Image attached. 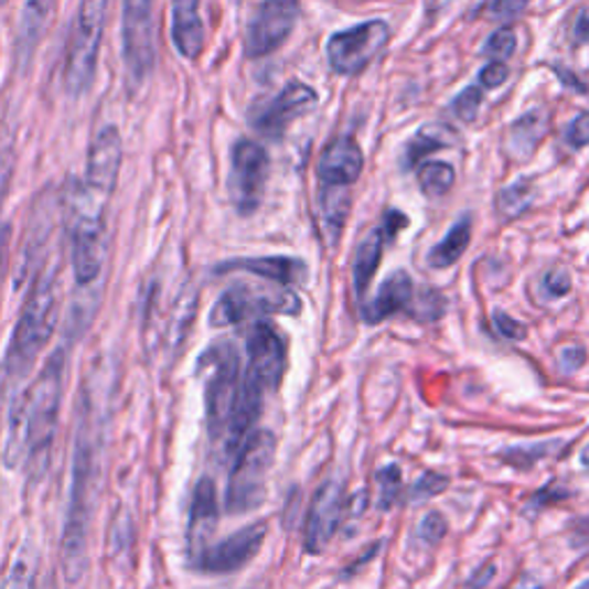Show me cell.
<instances>
[{
  "label": "cell",
  "mask_w": 589,
  "mask_h": 589,
  "mask_svg": "<svg viewBox=\"0 0 589 589\" xmlns=\"http://www.w3.org/2000/svg\"><path fill=\"white\" fill-rule=\"evenodd\" d=\"M106 406L99 398V381L86 378L76 408V431L72 447V486L63 529L61 567L67 582H78L88 569L90 525L101 491V457Z\"/></svg>",
  "instance_id": "1"
},
{
  "label": "cell",
  "mask_w": 589,
  "mask_h": 589,
  "mask_svg": "<svg viewBox=\"0 0 589 589\" xmlns=\"http://www.w3.org/2000/svg\"><path fill=\"white\" fill-rule=\"evenodd\" d=\"M65 368L67 345H58L44 360L38 378L21 392L10 417L6 465H25L33 481H40L49 470L65 394Z\"/></svg>",
  "instance_id": "2"
},
{
  "label": "cell",
  "mask_w": 589,
  "mask_h": 589,
  "mask_svg": "<svg viewBox=\"0 0 589 589\" xmlns=\"http://www.w3.org/2000/svg\"><path fill=\"white\" fill-rule=\"evenodd\" d=\"M61 311V260L44 258L25 292L17 325L6 353V376L23 381L51 341Z\"/></svg>",
  "instance_id": "3"
},
{
  "label": "cell",
  "mask_w": 589,
  "mask_h": 589,
  "mask_svg": "<svg viewBox=\"0 0 589 589\" xmlns=\"http://www.w3.org/2000/svg\"><path fill=\"white\" fill-rule=\"evenodd\" d=\"M109 203L111 194L95 190L82 178L74 180L67 196V235L74 281L82 290L101 283L109 260Z\"/></svg>",
  "instance_id": "4"
},
{
  "label": "cell",
  "mask_w": 589,
  "mask_h": 589,
  "mask_svg": "<svg viewBox=\"0 0 589 589\" xmlns=\"http://www.w3.org/2000/svg\"><path fill=\"white\" fill-rule=\"evenodd\" d=\"M199 373H203L207 433L212 442L222 445L243 387L237 347L226 339L212 343L199 360Z\"/></svg>",
  "instance_id": "5"
},
{
  "label": "cell",
  "mask_w": 589,
  "mask_h": 589,
  "mask_svg": "<svg viewBox=\"0 0 589 589\" xmlns=\"http://www.w3.org/2000/svg\"><path fill=\"white\" fill-rule=\"evenodd\" d=\"M109 0H78L67 40L63 84L69 97H82L95 84Z\"/></svg>",
  "instance_id": "6"
},
{
  "label": "cell",
  "mask_w": 589,
  "mask_h": 589,
  "mask_svg": "<svg viewBox=\"0 0 589 589\" xmlns=\"http://www.w3.org/2000/svg\"><path fill=\"white\" fill-rule=\"evenodd\" d=\"M277 457V438L270 431H254L233 457V470L224 506L231 516L254 512L265 502L267 474Z\"/></svg>",
  "instance_id": "7"
},
{
  "label": "cell",
  "mask_w": 589,
  "mask_h": 589,
  "mask_svg": "<svg viewBox=\"0 0 589 589\" xmlns=\"http://www.w3.org/2000/svg\"><path fill=\"white\" fill-rule=\"evenodd\" d=\"M302 302L288 288H254L249 283H237L222 292L210 311L212 328H228L247 323V320H263L265 315H298Z\"/></svg>",
  "instance_id": "8"
},
{
  "label": "cell",
  "mask_w": 589,
  "mask_h": 589,
  "mask_svg": "<svg viewBox=\"0 0 589 589\" xmlns=\"http://www.w3.org/2000/svg\"><path fill=\"white\" fill-rule=\"evenodd\" d=\"M122 61L133 86L146 84L157 65L152 0H122Z\"/></svg>",
  "instance_id": "9"
},
{
  "label": "cell",
  "mask_w": 589,
  "mask_h": 589,
  "mask_svg": "<svg viewBox=\"0 0 589 589\" xmlns=\"http://www.w3.org/2000/svg\"><path fill=\"white\" fill-rule=\"evenodd\" d=\"M267 173H270V157L256 141L239 139L231 150L228 196L235 210L247 217L254 214L265 196Z\"/></svg>",
  "instance_id": "10"
},
{
  "label": "cell",
  "mask_w": 589,
  "mask_h": 589,
  "mask_svg": "<svg viewBox=\"0 0 589 589\" xmlns=\"http://www.w3.org/2000/svg\"><path fill=\"white\" fill-rule=\"evenodd\" d=\"M389 35V25L381 19H371L347 31L334 33L328 42L330 67L343 76L364 72L385 51Z\"/></svg>",
  "instance_id": "11"
},
{
  "label": "cell",
  "mask_w": 589,
  "mask_h": 589,
  "mask_svg": "<svg viewBox=\"0 0 589 589\" xmlns=\"http://www.w3.org/2000/svg\"><path fill=\"white\" fill-rule=\"evenodd\" d=\"M300 17V0H263L254 12L247 38L245 53L249 58H263L277 51L294 31Z\"/></svg>",
  "instance_id": "12"
},
{
  "label": "cell",
  "mask_w": 589,
  "mask_h": 589,
  "mask_svg": "<svg viewBox=\"0 0 589 589\" xmlns=\"http://www.w3.org/2000/svg\"><path fill=\"white\" fill-rule=\"evenodd\" d=\"M315 104L318 93L311 86L292 82L277 97L256 101L249 111V125L263 137L279 141L286 133V127L311 111Z\"/></svg>",
  "instance_id": "13"
},
{
  "label": "cell",
  "mask_w": 589,
  "mask_h": 589,
  "mask_svg": "<svg viewBox=\"0 0 589 589\" xmlns=\"http://www.w3.org/2000/svg\"><path fill=\"white\" fill-rule=\"evenodd\" d=\"M267 537V523H251L243 529L233 532L231 537L222 539L219 544L203 548L192 565L201 574L210 576H224L245 569L249 561L260 553Z\"/></svg>",
  "instance_id": "14"
},
{
  "label": "cell",
  "mask_w": 589,
  "mask_h": 589,
  "mask_svg": "<svg viewBox=\"0 0 589 589\" xmlns=\"http://www.w3.org/2000/svg\"><path fill=\"white\" fill-rule=\"evenodd\" d=\"M247 355H249V366H247L249 376L256 378L265 392L279 389L288 366V347L286 339L272 323L256 320L249 328Z\"/></svg>",
  "instance_id": "15"
},
{
  "label": "cell",
  "mask_w": 589,
  "mask_h": 589,
  "mask_svg": "<svg viewBox=\"0 0 589 589\" xmlns=\"http://www.w3.org/2000/svg\"><path fill=\"white\" fill-rule=\"evenodd\" d=\"M345 508V493L339 481H325L323 486L318 489L309 516H307V527H304V550L309 555L323 553L330 542L334 539V534L341 525Z\"/></svg>",
  "instance_id": "16"
},
{
  "label": "cell",
  "mask_w": 589,
  "mask_h": 589,
  "mask_svg": "<svg viewBox=\"0 0 589 589\" xmlns=\"http://www.w3.org/2000/svg\"><path fill=\"white\" fill-rule=\"evenodd\" d=\"M122 167V137L118 127L106 125L101 127L88 148L86 157V171L82 180L99 192L111 194L116 192V184L120 178Z\"/></svg>",
  "instance_id": "17"
},
{
  "label": "cell",
  "mask_w": 589,
  "mask_h": 589,
  "mask_svg": "<svg viewBox=\"0 0 589 589\" xmlns=\"http://www.w3.org/2000/svg\"><path fill=\"white\" fill-rule=\"evenodd\" d=\"M219 523V497L217 486L210 476H201L192 495L190 525H186V548L194 559L203 548L210 546V537Z\"/></svg>",
  "instance_id": "18"
},
{
  "label": "cell",
  "mask_w": 589,
  "mask_h": 589,
  "mask_svg": "<svg viewBox=\"0 0 589 589\" xmlns=\"http://www.w3.org/2000/svg\"><path fill=\"white\" fill-rule=\"evenodd\" d=\"M217 275L226 272H249L260 279L286 286H300L309 277L304 260L292 256H258V258H233L214 267Z\"/></svg>",
  "instance_id": "19"
},
{
  "label": "cell",
  "mask_w": 589,
  "mask_h": 589,
  "mask_svg": "<svg viewBox=\"0 0 589 589\" xmlns=\"http://www.w3.org/2000/svg\"><path fill=\"white\" fill-rule=\"evenodd\" d=\"M364 169L362 148L351 137L334 139L318 162V175L323 186H351Z\"/></svg>",
  "instance_id": "20"
},
{
  "label": "cell",
  "mask_w": 589,
  "mask_h": 589,
  "mask_svg": "<svg viewBox=\"0 0 589 589\" xmlns=\"http://www.w3.org/2000/svg\"><path fill=\"white\" fill-rule=\"evenodd\" d=\"M53 8H56V0H21L14 38V58L19 65L33 61V53L49 29Z\"/></svg>",
  "instance_id": "21"
},
{
  "label": "cell",
  "mask_w": 589,
  "mask_h": 589,
  "mask_svg": "<svg viewBox=\"0 0 589 589\" xmlns=\"http://www.w3.org/2000/svg\"><path fill=\"white\" fill-rule=\"evenodd\" d=\"M171 40L186 61H196L205 49L201 0H171Z\"/></svg>",
  "instance_id": "22"
},
{
  "label": "cell",
  "mask_w": 589,
  "mask_h": 589,
  "mask_svg": "<svg viewBox=\"0 0 589 589\" xmlns=\"http://www.w3.org/2000/svg\"><path fill=\"white\" fill-rule=\"evenodd\" d=\"M413 292H415V283L406 270H398V272L389 275L381 283L376 298H373L368 304H364V309H362L364 323L378 325L389 315H394L396 311L408 309V304L413 302Z\"/></svg>",
  "instance_id": "23"
},
{
  "label": "cell",
  "mask_w": 589,
  "mask_h": 589,
  "mask_svg": "<svg viewBox=\"0 0 589 589\" xmlns=\"http://www.w3.org/2000/svg\"><path fill=\"white\" fill-rule=\"evenodd\" d=\"M387 243L389 239L381 226V228H373L357 247L355 263H353V286H355V292H357L360 300L364 298L373 277H376V272H378V265L383 260V251H385Z\"/></svg>",
  "instance_id": "24"
},
{
  "label": "cell",
  "mask_w": 589,
  "mask_h": 589,
  "mask_svg": "<svg viewBox=\"0 0 589 589\" xmlns=\"http://www.w3.org/2000/svg\"><path fill=\"white\" fill-rule=\"evenodd\" d=\"M470 239H472V217L463 214V217L447 231L440 243L428 251V265H431L433 270H447V267L457 265L468 251Z\"/></svg>",
  "instance_id": "25"
},
{
  "label": "cell",
  "mask_w": 589,
  "mask_h": 589,
  "mask_svg": "<svg viewBox=\"0 0 589 589\" xmlns=\"http://www.w3.org/2000/svg\"><path fill=\"white\" fill-rule=\"evenodd\" d=\"M459 143V137L457 131H453L451 127L442 125V122H433V125H424L417 137L408 143V150H406V164L408 167H415L419 164L421 159L426 154L431 152H438V150H445V148H451Z\"/></svg>",
  "instance_id": "26"
},
{
  "label": "cell",
  "mask_w": 589,
  "mask_h": 589,
  "mask_svg": "<svg viewBox=\"0 0 589 589\" xmlns=\"http://www.w3.org/2000/svg\"><path fill=\"white\" fill-rule=\"evenodd\" d=\"M550 116L546 109H534L518 118L512 127V137H508V148L518 150L521 154H529L534 148L542 143L548 133Z\"/></svg>",
  "instance_id": "27"
},
{
  "label": "cell",
  "mask_w": 589,
  "mask_h": 589,
  "mask_svg": "<svg viewBox=\"0 0 589 589\" xmlns=\"http://www.w3.org/2000/svg\"><path fill=\"white\" fill-rule=\"evenodd\" d=\"M38 569L40 553L33 544H23L14 553L6 578L0 580V589H38Z\"/></svg>",
  "instance_id": "28"
},
{
  "label": "cell",
  "mask_w": 589,
  "mask_h": 589,
  "mask_svg": "<svg viewBox=\"0 0 589 589\" xmlns=\"http://www.w3.org/2000/svg\"><path fill=\"white\" fill-rule=\"evenodd\" d=\"M320 207H323V222L334 243L345 226L347 212H351V192H347V186H325L323 196H320Z\"/></svg>",
  "instance_id": "29"
},
{
  "label": "cell",
  "mask_w": 589,
  "mask_h": 589,
  "mask_svg": "<svg viewBox=\"0 0 589 589\" xmlns=\"http://www.w3.org/2000/svg\"><path fill=\"white\" fill-rule=\"evenodd\" d=\"M534 201V184L532 180H518L514 184L504 186V190L497 194V214L504 222L518 219L521 214L532 205Z\"/></svg>",
  "instance_id": "30"
},
{
  "label": "cell",
  "mask_w": 589,
  "mask_h": 589,
  "mask_svg": "<svg viewBox=\"0 0 589 589\" xmlns=\"http://www.w3.org/2000/svg\"><path fill=\"white\" fill-rule=\"evenodd\" d=\"M559 447H565V442L546 440V442H534V445H514V447L502 449L500 459L516 470H529L534 463L550 457V453H555L553 449H559Z\"/></svg>",
  "instance_id": "31"
},
{
  "label": "cell",
  "mask_w": 589,
  "mask_h": 589,
  "mask_svg": "<svg viewBox=\"0 0 589 589\" xmlns=\"http://www.w3.org/2000/svg\"><path fill=\"white\" fill-rule=\"evenodd\" d=\"M457 180V173L447 162H428L419 169V186L428 199L445 196Z\"/></svg>",
  "instance_id": "32"
},
{
  "label": "cell",
  "mask_w": 589,
  "mask_h": 589,
  "mask_svg": "<svg viewBox=\"0 0 589 589\" xmlns=\"http://www.w3.org/2000/svg\"><path fill=\"white\" fill-rule=\"evenodd\" d=\"M376 484H378V506L383 512H389L396 497L400 495V489H404V472H400L396 463H387L376 472Z\"/></svg>",
  "instance_id": "33"
},
{
  "label": "cell",
  "mask_w": 589,
  "mask_h": 589,
  "mask_svg": "<svg viewBox=\"0 0 589 589\" xmlns=\"http://www.w3.org/2000/svg\"><path fill=\"white\" fill-rule=\"evenodd\" d=\"M449 489V476L442 472H424L410 489L408 500L410 502H424V500H431L440 493H445Z\"/></svg>",
  "instance_id": "34"
},
{
  "label": "cell",
  "mask_w": 589,
  "mask_h": 589,
  "mask_svg": "<svg viewBox=\"0 0 589 589\" xmlns=\"http://www.w3.org/2000/svg\"><path fill=\"white\" fill-rule=\"evenodd\" d=\"M447 529H449V523L445 518L442 512H438V508H433V512H428L421 523H419V539H424L426 544H440L445 537H447Z\"/></svg>",
  "instance_id": "35"
},
{
  "label": "cell",
  "mask_w": 589,
  "mask_h": 589,
  "mask_svg": "<svg viewBox=\"0 0 589 589\" xmlns=\"http://www.w3.org/2000/svg\"><path fill=\"white\" fill-rule=\"evenodd\" d=\"M481 99H484V93H481L479 88L470 86L465 88L463 93L457 95V99L451 101V111L453 116H457L459 120L463 122H472L476 118V111H479V106H481Z\"/></svg>",
  "instance_id": "36"
},
{
  "label": "cell",
  "mask_w": 589,
  "mask_h": 589,
  "mask_svg": "<svg viewBox=\"0 0 589 589\" xmlns=\"http://www.w3.org/2000/svg\"><path fill=\"white\" fill-rule=\"evenodd\" d=\"M516 51V33L512 29H497L484 44V53L493 58H508Z\"/></svg>",
  "instance_id": "37"
},
{
  "label": "cell",
  "mask_w": 589,
  "mask_h": 589,
  "mask_svg": "<svg viewBox=\"0 0 589 589\" xmlns=\"http://www.w3.org/2000/svg\"><path fill=\"white\" fill-rule=\"evenodd\" d=\"M571 275L565 270V267H557V270H550L544 277V292L548 300H559V298H567L571 292Z\"/></svg>",
  "instance_id": "38"
},
{
  "label": "cell",
  "mask_w": 589,
  "mask_h": 589,
  "mask_svg": "<svg viewBox=\"0 0 589 589\" xmlns=\"http://www.w3.org/2000/svg\"><path fill=\"white\" fill-rule=\"evenodd\" d=\"M493 325L508 341H523L527 336V328L523 323H518L516 318L504 313L502 309L493 311Z\"/></svg>",
  "instance_id": "39"
},
{
  "label": "cell",
  "mask_w": 589,
  "mask_h": 589,
  "mask_svg": "<svg viewBox=\"0 0 589 589\" xmlns=\"http://www.w3.org/2000/svg\"><path fill=\"white\" fill-rule=\"evenodd\" d=\"M567 143L574 148L589 146V111L580 114L567 129Z\"/></svg>",
  "instance_id": "40"
},
{
  "label": "cell",
  "mask_w": 589,
  "mask_h": 589,
  "mask_svg": "<svg viewBox=\"0 0 589 589\" xmlns=\"http://www.w3.org/2000/svg\"><path fill=\"white\" fill-rule=\"evenodd\" d=\"M587 360V351L582 345H567L559 353V368L561 373H576Z\"/></svg>",
  "instance_id": "41"
},
{
  "label": "cell",
  "mask_w": 589,
  "mask_h": 589,
  "mask_svg": "<svg viewBox=\"0 0 589 589\" xmlns=\"http://www.w3.org/2000/svg\"><path fill=\"white\" fill-rule=\"evenodd\" d=\"M506 78H508V69L502 63H489L479 72V82H481V86H486V88H500Z\"/></svg>",
  "instance_id": "42"
},
{
  "label": "cell",
  "mask_w": 589,
  "mask_h": 589,
  "mask_svg": "<svg viewBox=\"0 0 589 589\" xmlns=\"http://www.w3.org/2000/svg\"><path fill=\"white\" fill-rule=\"evenodd\" d=\"M569 495H571V493L565 491V486L548 484V486H544L539 493H534V495H532L529 506H532V508H542V506H546V504H550V502H559V500H565V497H569Z\"/></svg>",
  "instance_id": "43"
},
{
  "label": "cell",
  "mask_w": 589,
  "mask_h": 589,
  "mask_svg": "<svg viewBox=\"0 0 589 589\" xmlns=\"http://www.w3.org/2000/svg\"><path fill=\"white\" fill-rule=\"evenodd\" d=\"M408 224H410V219L406 217L404 212H400V210H389L385 214V219H383V231H385L387 239H394L400 231L408 228Z\"/></svg>",
  "instance_id": "44"
},
{
  "label": "cell",
  "mask_w": 589,
  "mask_h": 589,
  "mask_svg": "<svg viewBox=\"0 0 589 589\" xmlns=\"http://www.w3.org/2000/svg\"><path fill=\"white\" fill-rule=\"evenodd\" d=\"M527 6H529V0H493V14L502 19H512V17L523 14Z\"/></svg>",
  "instance_id": "45"
},
{
  "label": "cell",
  "mask_w": 589,
  "mask_h": 589,
  "mask_svg": "<svg viewBox=\"0 0 589 589\" xmlns=\"http://www.w3.org/2000/svg\"><path fill=\"white\" fill-rule=\"evenodd\" d=\"M571 38L574 44H587L589 42V6L580 8L576 21H574V29H571Z\"/></svg>",
  "instance_id": "46"
},
{
  "label": "cell",
  "mask_w": 589,
  "mask_h": 589,
  "mask_svg": "<svg viewBox=\"0 0 589 589\" xmlns=\"http://www.w3.org/2000/svg\"><path fill=\"white\" fill-rule=\"evenodd\" d=\"M495 565H493V561H491V565H489V561H486V565H481L472 576H470V580H468V589H484V587H489L491 585V580L495 578Z\"/></svg>",
  "instance_id": "47"
},
{
  "label": "cell",
  "mask_w": 589,
  "mask_h": 589,
  "mask_svg": "<svg viewBox=\"0 0 589 589\" xmlns=\"http://www.w3.org/2000/svg\"><path fill=\"white\" fill-rule=\"evenodd\" d=\"M10 235H12V228L3 219V214H0V277H3V267H6V258H8V247H10Z\"/></svg>",
  "instance_id": "48"
},
{
  "label": "cell",
  "mask_w": 589,
  "mask_h": 589,
  "mask_svg": "<svg viewBox=\"0 0 589 589\" xmlns=\"http://www.w3.org/2000/svg\"><path fill=\"white\" fill-rule=\"evenodd\" d=\"M580 465L589 470V442H587V445L582 447V451H580Z\"/></svg>",
  "instance_id": "49"
},
{
  "label": "cell",
  "mask_w": 589,
  "mask_h": 589,
  "mask_svg": "<svg viewBox=\"0 0 589 589\" xmlns=\"http://www.w3.org/2000/svg\"><path fill=\"white\" fill-rule=\"evenodd\" d=\"M576 589H589V578H587V580H585V582H582V585H578V587H576Z\"/></svg>",
  "instance_id": "50"
},
{
  "label": "cell",
  "mask_w": 589,
  "mask_h": 589,
  "mask_svg": "<svg viewBox=\"0 0 589 589\" xmlns=\"http://www.w3.org/2000/svg\"><path fill=\"white\" fill-rule=\"evenodd\" d=\"M38 589H53V582L49 580V582H44V587H38Z\"/></svg>",
  "instance_id": "51"
},
{
  "label": "cell",
  "mask_w": 589,
  "mask_h": 589,
  "mask_svg": "<svg viewBox=\"0 0 589 589\" xmlns=\"http://www.w3.org/2000/svg\"><path fill=\"white\" fill-rule=\"evenodd\" d=\"M0 3H6V0H0Z\"/></svg>",
  "instance_id": "52"
}]
</instances>
